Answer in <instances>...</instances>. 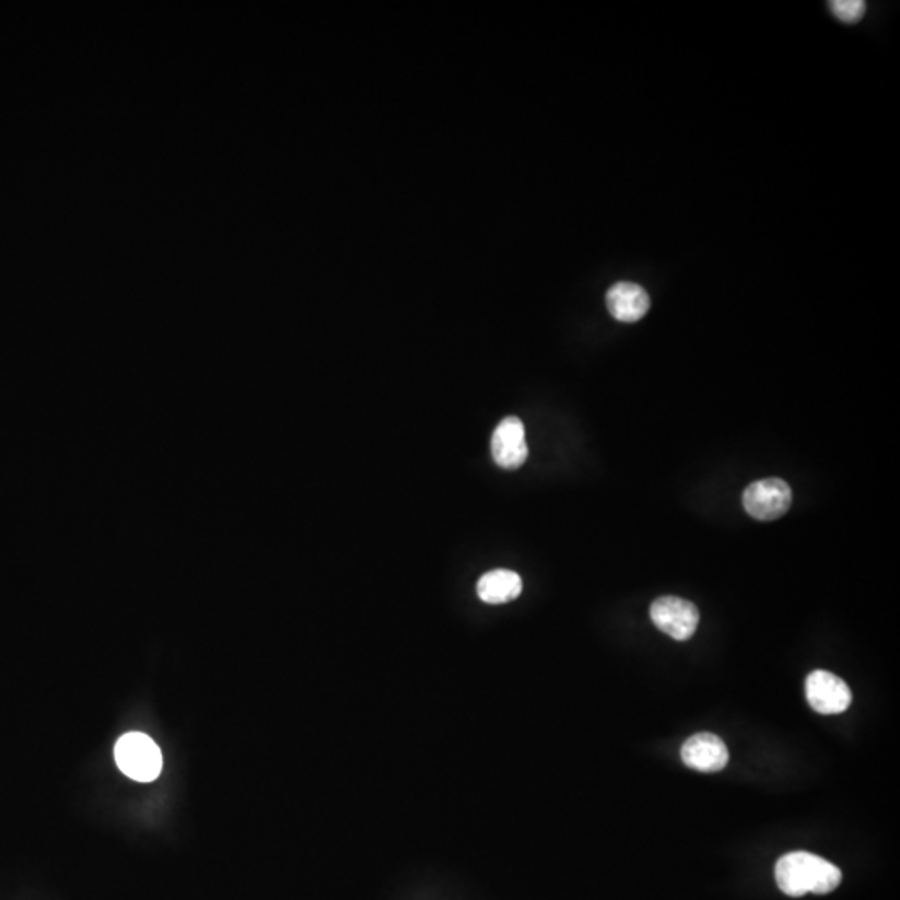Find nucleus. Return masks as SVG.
Listing matches in <instances>:
<instances>
[{
  "instance_id": "1",
  "label": "nucleus",
  "mask_w": 900,
  "mask_h": 900,
  "mask_svg": "<svg viewBox=\"0 0 900 900\" xmlns=\"http://www.w3.org/2000/svg\"><path fill=\"white\" fill-rule=\"evenodd\" d=\"M779 889L791 897L806 893H829L842 883L838 865L810 852H791L782 855L775 865Z\"/></svg>"
},
{
  "instance_id": "2",
  "label": "nucleus",
  "mask_w": 900,
  "mask_h": 900,
  "mask_svg": "<svg viewBox=\"0 0 900 900\" xmlns=\"http://www.w3.org/2000/svg\"><path fill=\"white\" fill-rule=\"evenodd\" d=\"M120 771L137 782H152L161 775L162 752L157 744L142 733H127L114 749Z\"/></svg>"
},
{
  "instance_id": "3",
  "label": "nucleus",
  "mask_w": 900,
  "mask_h": 900,
  "mask_svg": "<svg viewBox=\"0 0 900 900\" xmlns=\"http://www.w3.org/2000/svg\"><path fill=\"white\" fill-rule=\"evenodd\" d=\"M744 509L757 521H775L787 514L792 504V491L779 477L757 480L744 491Z\"/></svg>"
},
{
  "instance_id": "4",
  "label": "nucleus",
  "mask_w": 900,
  "mask_h": 900,
  "mask_svg": "<svg viewBox=\"0 0 900 900\" xmlns=\"http://www.w3.org/2000/svg\"><path fill=\"white\" fill-rule=\"evenodd\" d=\"M651 619L655 628L676 641H687L698 631L699 609L680 597L664 596L651 606Z\"/></svg>"
},
{
  "instance_id": "5",
  "label": "nucleus",
  "mask_w": 900,
  "mask_h": 900,
  "mask_svg": "<svg viewBox=\"0 0 900 900\" xmlns=\"http://www.w3.org/2000/svg\"><path fill=\"white\" fill-rule=\"evenodd\" d=\"M806 696L810 708L823 715L841 714L852 702L848 683L827 670H816L807 677Z\"/></svg>"
},
{
  "instance_id": "6",
  "label": "nucleus",
  "mask_w": 900,
  "mask_h": 900,
  "mask_svg": "<svg viewBox=\"0 0 900 900\" xmlns=\"http://www.w3.org/2000/svg\"><path fill=\"white\" fill-rule=\"evenodd\" d=\"M492 457L504 469H517L529 457L526 442V429L517 418H507L498 425L492 435Z\"/></svg>"
},
{
  "instance_id": "7",
  "label": "nucleus",
  "mask_w": 900,
  "mask_h": 900,
  "mask_svg": "<svg viewBox=\"0 0 900 900\" xmlns=\"http://www.w3.org/2000/svg\"><path fill=\"white\" fill-rule=\"evenodd\" d=\"M683 764L699 772H718L729 762V750L721 737L711 733L696 734L680 750Z\"/></svg>"
},
{
  "instance_id": "8",
  "label": "nucleus",
  "mask_w": 900,
  "mask_h": 900,
  "mask_svg": "<svg viewBox=\"0 0 900 900\" xmlns=\"http://www.w3.org/2000/svg\"><path fill=\"white\" fill-rule=\"evenodd\" d=\"M607 308L619 323H638L651 308V297L644 288L631 282H619L607 292Z\"/></svg>"
},
{
  "instance_id": "9",
  "label": "nucleus",
  "mask_w": 900,
  "mask_h": 900,
  "mask_svg": "<svg viewBox=\"0 0 900 900\" xmlns=\"http://www.w3.org/2000/svg\"><path fill=\"white\" fill-rule=\"evenodd\" d=\"M523 593V578L507 569L488 572L477 582V596L486 604H505L517 599Z\"/></svg>"
},
{
  "instance_id": "10",
  "label": "nucleus",
  "mask_w": 900,
  "mask_h": 900,
  "mask_svg": "<svg viewBox=\"0 0 900 900\" xmlns=\"http://www.w3.org/2000/svg\"><path fill=\"white\" fill-rule=\"evenodd\" d=\"M829 8L832 14L845 24H854L865 14V2L862 0H832Z\"/></svg>"
}]
</instances>
